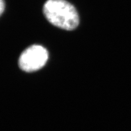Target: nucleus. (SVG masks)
Segmentation results:
<instances>
[{
	"label": "nucleus",
	"instance_id": "nucleus-1",
	"mask_svg": "<svg viewBox=\"0 0 131 131\" xmlns=\"http://www.w3.org/2000/svg\"><path fill=\"white\" fill-rule=\"evenodd\" d=\"M43 13L51 24L63 30H73L79 23L75 8L65 0H47L43 6Z\"/></svg>",
	"mask_w": 131,
	"mask_h": 131
},
{
	"label": "nucleus",
	"instance_id": "nucleus-2",
	"mask_svg": "<svg viewBox=\"0 0 131 131\" xmlns=\"http://www.w3.org/2000/svg\"><path fill=\"white\" fill-rule=\"evenodd\" d=\"M48 59V52L46 48L39 45H33L23 52L19 64L23 71L32 72L42 68Z\"/></svg>",
	"mask_w": 131,
	"mask_h": 131
},
{
	"label": "nucleus",
	"instance_id": "nucleus-3",
	"mask_svg": "<svg viewBox=\"0 0 131 131\" xmlns=\"http://www.w3.org/2000/svg\"><path fill=\"white\" fill-rule=\"evenodd\" d=\"M5 8V3L4 0H0V14L1 15L3 13V11Z\"/></svg>",
	"mask_w": 131,
	"mask_h": 131
}]
</instances>
